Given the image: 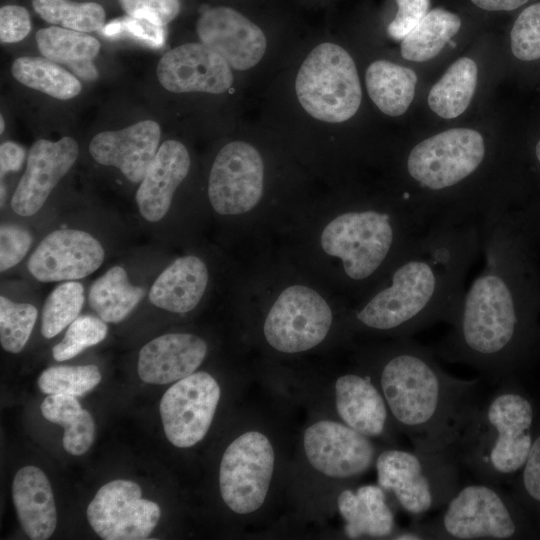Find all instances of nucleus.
<instances>
[{
	"label": "nucleus",
	"instance_id": "31",
	"mask_svg": "<svg viewBox=\"0 0 540 540\" xmlns=\"http://www.w3.org/2000/svg\"><path fill=\"white\" fill-rule=\"evenodd\" d=\"M11 73L20 84L59 100L74 98L82 89L76 76L46 57H19Z\"/></svg>",
	"mask_w": 540,
	"mask_h": 540
},
{
	"label": "nucleus",
	"instance_id": "33",
	"mask_svg": "<svg viewBox=\"0 0 540 540\" xmlns=\"http://www.w3.org/2000/svg\"><path fill=\"white\" fill-rule=\"evenodd\" d=\"M32 6L44 21L81 32L100 30L106 18L104 8L96 2L32 0Z\"/></svg>",
	"mask_w": 540,
	"mask_h": 540
},
{
	"label": "nucleus",
	"instance_id": "32",
	"mask_svg": "<svg viewBox=\"0 0 540 540\" xmlns=\"http://www.w3.org/2000/svg\"><path fill=\"white\" fill-rule=\"evenodd\" d=\"M39 52L54 62L90 60L97 56L100 42L86 32L51 26L37 31Z\"/></svg>",
	"mask_w": 540,
	"mask_h": 540
},
{
	"label": "nucleus",
	"instance_id": "26",
	"mask_svg": "<svg viewBox=\"0 0 540 540\" xmlns=\"http://www.w3.org/2000/svg\"><path fill=\"white\" fill-rule=\"evenodd\" d=\"M365 81L374 104L384 114L395 117L405 113L412 103L417 75L408 67L377 60L367 67Z\"/></svg>",
	"mask_w": 540,
	"mask_h": 540
},
{
	"label": "nucleus",
	"instance_id": "11",
	"mask_svg": "<svg viewBox=\"0 0 540 540\" xmlns=\"http://www.w3.org/2000/svg\"><path fill=\"white\" fill-rule=\"evenodd\" d=\"M157 503L142 498L140 486L117 479L100 487L87 507V520L104 540L147 539L160 519Z\"/></svg>",
	"mask_w": 540,
	"mask_h": 540
},
{
	"label": "nucleus",
	"instance_id": "2",
	"mask_svg": "<svg viewBox=\"0 0 540 540\" xmlns=\"http://www.w3.org/2000/svg\"><path fill=\"white\" fill-rule=\"evenodd\" d=\"M506 211L481 223L480 274L465 289L450 330L432 348L437 357L474 368L491 384L515 362L523 332L522 257Z\"/></svg>",
	"mask_w": 540,
	"mask_h": 540
},
{
	"label": "nucleus",
	"instance_id": "38",
	"mask_svg": "<svg viewBox=\"0 0 540 540\" xmlns=\"http://www.w3.org/2000/svg\"><path fill=\"white\" fill-rule=\"evenodd\" d=\"M513 55L522 61L540 58V2L524 9L510 32Z\"/></svg>",
	"mask_w": 540,
	"mask_h": 540
},
{
	"label": "nucleus",
	"instance_id": "45",
	"mask_svg": "<svg viewBox=\"0 0 540 540\" xmlns=\"http://www.w3.org/2000/svg\"><path fill=\"white\" fill-rule=\"evenodd\" d=\"M26 151L19 144L6 141L0 146V172L1 178L9 173L18 171L25 159Z\"/></svg>",
	"mask_w": 540,
	"mask_h": 540
},
{
	"label": "nucleus",
	"instance_id": "41",
	"mask_svg": "<svg viewBox=\"0 0 540 540\" xmlns=\"http://www.w3.org/2000/svg\"><path fill=\"white\" fill-rule=\"evenodd\" d=\"M127 15L146 18L164 27L180 12L179 0H119Z\"/></svg>",
	"mask_w": 540,
	"mask_h": 540
},
{
	"label": "nucleus",
	"instance_id": "40",
	"mask_svg": "<svg viewBox=\"0 0 540 540\" xmlns=\"http://www.w3.org/2000/svg\"><path fill=\"white\" fill-rule=\"evenodd\" d=\"M107 36L128 33L133 38L145 42L153 47H160L164 43V27L159 26L146 18L125 16L110 22L103 28Z\"/></svg>",
	"mask_w": 540,
	"mask_h": 540
},
{
	"label": "nucleus",
	"instance_id": "39",
	"mask_svg": "<svg viewBox=\"0 0 540 540\" xmlns=\"http://www.w3.org/2000/svg\"><path fill=\"white\" fill-rule=\"evenodd\" d=\"M33 242L31 233L18 224L3 223L0 227V270L17 265L28 253Z\"/></svg>",
	"mask_w": 540,
	"mask_h": 540
},
{
	"label": "nucleus",
	"instance_id": "30",
	"mask_svg": "<svg viewBox=\"0 0 540 540\" xmlns=\"http://www.w3.org/2000/svg\"><path fill=\"white\" fill-rule=\"evenodd\" d=\"M461 19L442 8L429 11L402 40L400 51L404 59L425 62L436 57L459 31Z\"/></svg>",
	"mask_w": 540,
	"mask_h": 540
},
{
	"label": "nucleus",
	"instance_id": "14",
	"mask_svg": "<svg viewBox=\"0 0 540 540\" xmlns=\"http://www.w3.org/2000/svg\"><path fill=\"white\" fill-rule=\"evenodd\" d=\"M306 457L322 474L351 479L375 464L377 446L370 437L346 424L321 420L309 426L303 436Z\"/></svg>",
	"mask_w": 540,
	"mask_h": 540
},
{
	"label": "nucleus",
	"instance_id": "46",
	"mask_svg": "<svg viewBox=\"0 0 540 540\" xmlns=\"http://www.w3.org/2000/svg\"><path fill=\"white\" fill-rule=\"evenodd\" d=\"M477 7L487 11H510L524 5L528 0H471Z\"/></svg>",
	"mask_w": 540,
	"mask_h": 540
},
{
	"label": "nucleus",
	"instance_id": "3",
	"mask_svg": "<svg viewBox=\"0 0 540 540\" xmlns=\"http://www.w3.org/2000/svg\"><path fill=\"white\" fill-rule=\"evenodd\" d=\"M378 387L394 424L423 451L447 450L478 401L480 377L447 373L433 349L402 337L379 358Z\"/></svg>",
	"mask_w": 540,
	"mask_h": 540
},
{
	"label": "nucleus",
	"instance_id": "48",
	"mask_svg": "<svg viewBox=\"0 0 540 540\" xmlns=\"http://www.w3.org/2000/svg\"><path fill=\"white\" fill-rule=\"evenodd\" d=\"M4 199H5V187L3 186V183H1V207L3 206Z\"/></svg>",
	"mask_w": 540,
	"mask_h": 540
},
{
	"label": "nucleus",
	"instance_id": "15",
	"mask_svg": "<svg viewBox=\"0 0 540 540\" xmlns=\"http://www.w3.org/2000/svg\"><path fill=\"white\" fill-rule=\"evenodd\" d=\"M104 257L103 246L88 232L58 229L41 240L27 269L40 282L74 281L95 272Z\"/></svg>",
	"mask_w": 540,
	"mask_h": 540
},
{
	"label": "nucleus",
	"instance_id": "17",
	"mask_svg": "<svg viewBox=\"0 0 540 540\" xmlns=\"http://www.w3.org/2000/svg\"><path fill=\"white\" fill-rule=\"evenodd\" d=\"M156 74L161 86L173 93L222 94L233 84L228 63L202 43H186L166 52Z\"/></svg>",
	"mask_w": 540,
	"mask_h": 540
},
{
	"label": "nucleus",
	"instance_id": "49",
	"mask_svg": "<svg viewBox=\"0 0 540 540\" xmlns=\"http://www.w3.org/2000/svg\"><path fill=\"white\" fill-rule=\"evenodd\" d=\"M4 128H5V122H4L3 116L1 115V117H0V133L4 132Z\"/></svg>",
	"mask_w": 540,
	"mask_h": 540
},
{
	"label": "nucleus",
	"instance_id": "16",
	"mask_svg": "<svg viewBox=\"0 0 540 540\" xmlns=\"http://www.w3.org/2000/svg\"><path fill=\"white\" fill-rule=\"evenodd\" d=\"M78 154V143L72 137L36 140L29 149L25 172L11 198L13 211L23 217L36 214L71 169Z\"/></svg>",
	"mask_w": 540,
	"mask_h": 540
},
{
	"label": "nucleus",
	"instance_id": "8",
	"mask_svg": "<svg viewBox=\"0 0 540 540\" xmlns=\"http://www.w3.org/2000/svg\"><path fill=\"white\" fill-rule=\"evenodd\" d=\"M295 91L310 116L328 123L350 119L362 100L355 63L334 43H321L307 55L297 73Z\"/></svg>",
	"mask_w": 540,
	"mask_h": 540
},
{
	"label": "nucleus",
	"instance_id": "22",
	"mask_svg": "<svg viewBox=\"0 0 540 540\" xmlns=\"http://www.w3.org/2000/svg\"><path fill=\"white\" fill-rule=\"evenodd\" d=\"M336 411L344 424L370 437L390 431L394 423L387 403L369 375L340 376L334 385Z\"/></svg>",
	"mask_w": 540,
	"mask_h": 540
},
{
	"label": "nucleus",
	"instance_id": "25",
	"mask_svg": "<svg viewBox=\"0 0 540 540\" xmlns=\"http://www.w3.org/2000/svg\"><path fill=\"white\" fill-rule=\"evenodd\" d=\"M208 279L207 266L199 257H179L155 279L149 290V300L169 312H189L202 299Z\"/></svg>",
	"mask_w": 540,
	"mask_h": 540
},
{
	"label": "nucleus",
	"instance_id": "28",
	"mask_svg": "<svg viewBox=\"0 0 540 540\" xmlns=\"http://www.w3.org/2000/svg\"><path fill=\"white\" fill-rule=\"evenodd\" d=\"M478 79L474 60L462 57L453 62L428 94L429 108L438 116L452 119L469 106Z\"/></svg>",
	"mask_w": 540,
	"mask_h": 540
},
{
	"label": "nucleus",
	"instance_id": "6",
	"mask_svg": "<svg viewBox=\"0 0 540 540\" xmlns=\"http://www.w3.org/2000/svg\"><path fill=\"white\" fill-rule=\"evenodd\" d=\"M459 463L447 450L388 448L375 460L378 485L413 516L444 507L460 487Z\"/></svg>",
	"mask_w": 540,
	"mask_h": 540
},
{
	"label": "nucleus",
	"instance_id": "37",
	"mask_svg": "<svg viewBox=\"0 0 540 540\" xmlns=\"http://www.w3.org/2000/svg\"><path fill=\"white\" fill-rule=\"evenodd\" d=\"M108 328L101 318L78 316L68 327L64 338L52 349L56 361L69 360L88 347L103 341Z\"/></svg>",
	"mask_w": 540,
	"mask_h": 540
},
{
	"label": "nucleus",
	"instance_id": "19",
	"mask_svg": "<svg viewBox=\"0 0 540 540\" xmlns=\"http://www.w3.org/2000/svg\"><path fill=\"white\" fill-rule=\"evenodd\" d=\"M160 138L159 124L143 120L96 134L89 144V153L97 163L118 168L128 181L140 183L159 148Z\"/></svg>",
	"mask_w": 540,
	"mask_h": 540
},
{
	"label": "nucleus",
	"instance_id": "47",
	"mask_svg": "<svg viewBox=\"0 0 540 540\" xmlns=\"http://www.w3.org/2000/svg\"><path fill=\"white\" fill-rule=\"evenodd\" d=\"M535 155H536V158L540 164V140L537 142L536 146H535Z\"/></svg>",
	"mask_w": 540,
	"mask_h": 540
},
{
	"label": "nucleus",
	"instance_id": "9",
	"mask_svg": "<svg viewBox=\"0 0 540 540\" xmlns=\"http://www.w3.org/2000/svg\"><path fill=\"white\" fill-rule=\"evenodd\" d=\"M275 464L266 435L248 431L226 448L220 463L219 487L225 504L237 514H249L264 503Z\"/></svg>",
	"mask_w": 540,
	"mask_h": 540
},
{
	"label": "nucleus",
	"instance_id": "20",
	"mask_svg": "<svg viewBox=\"0 0 540 540\" xmlns=\"http://www.w3.org/2000/svg\"><path fill=\"white\" fill-rule=\"evenodd\" d=\"M207 343L190 333H169L146 343L139 352V378L149 384H169L194 373L207 354Z\"/></svg>",
	"mask_w": 540,
	"mask_h": 540
},
{
	"label": "nucleus",
	"instance_id": "35",
	"mask_svg": "<svg viewBox=\"0 0 540 540\" xmlns=\"http://www.w3.org/2000/svg\"><path fill=\"white\" fill-rule=\"evenodd\" d=\"M38 311L29 303H17L5 296L0 297V343L10 353L20 352L26 345Z\"/></svg>",
	"mask_w": 540,
	"mask_h": 540
},
{
	"label": "nucleus",
	"instance_id": "4",
	"mask_svg": "<svg viewBox=\"0 0 540 540\" xmlns=\"http://www.w3.org/2000/svg\"><path fill=\"white\" fill-rule=\"evenodd\" d=\"M533 421L529 399L504 381L486 399H478L449 451L477 481L496 485L524 466Z\"/></svg>",
	"mask_w": 540,
	"mask_h": 540
},
{
	"label": "nucleus",
	"instance_id": "43",
	"mask_svg": "<svg viewBox=\"0 0 540 540\" xmlns=\"http://www.w3.org/2000/svg\"><path fill=\"white\" fill-rule=\"evenodd\" d=\"M31 30L30 15L19 5H4L0 9V40L16 43L23 40Z\"/></svg>",
	"mask_w": 540,
	"mask_h": 540
},
{
	"label": "nucleus",
	"instance_id": "12",
	"mask_svg": "<svg viewBox=\"0 0 540 540\" xmlns=\"http://www.w3.org/2000/svg\"><path fill=\"white\" fill-rule=\"evenodd\" d=\"M264 166L260 153L244 141L223 146L212 164L208 197L221 215H239L253 209L263 194Z\"/></svg>",
	"mask_w": 540,
	"mask_h": 540
},
{
	"label": "nucleus",
	"instance_id": "34",
	"mask_svg": "<svg viewBox=\"0 0 540 540\" xmlns=\"http://www.w3.org/2000/svg\"><path fill=\"white\" fill-rule=\"evenodd\" d=\"M84 299V288L75 280L56 286L42 308V335L51 339L69 326L79 316Z\"/></svg>",
	"mask_w": 540,
	"mask_h": 540
},
{
	"label": "nucleus",
	"instance_id": "24",
	"mask_svg": "<svg viewBox=\"0 0 540 540\" xmlns=\"http://www.w3.org/2000/svg\"><path fill=\"white\" fill-rule=\"evenodd\" d=\"M337 506L345 521V534L351 539L392 538L396 532L394 513L386 491L379 485L345 489L338 496Z\"/></svg>",
	"mask_w": 540,
	"mask_h": 540
},
{
	"label": "nucleus",
	"instance_id": "10",
	"mask_svg": "<svg viewBox=\"0 0 540 540\" xmlns=\"http://www.w3.org/2000/svg\"><path fill=\"white\" fill-rule=\"evenodd\" d=\"M332 322L331 307L318 292L305 285H292L270 308L263 332L275 350L298 353L320 344Z\"/></svg>",
	"mask_w": 540,
	"mask_h": 540
},
{
	"label": "nucleus",
	"instance_id": "5",
	"mask_svg": "<svg viewBox=\"0 0 540 540\" xmlns=\"http://www.w3.org/2000/svg\"><path fill=\"white\" fill-rule=\"evenodd\" d=\"M426 227L399 202L394 208L365 207L340 213L321 233V247L341 261L346 278L365 283L391 268Z\"/></svg>",
	"mask_w": 540,
	"mask_h": 540
},
{
	"label": "nucleus",
	"instance_id": "36",
	"mask_svg": "<svg viewBox=\"0 0 540 540\" xmlns=\"http://www.w3.org/2000/svg\"><path fill=\"white\" fill-rule=\"evenodd\" d=\"M101 381V373L95 365L52 366L38 378V386L46 394L82 396Z\"/></svg>",
	"mask_w": 540,
	"mask_h": 540
},
{
	"label": "nucleus",
	"instance_id": "29",
	"mask_svg": "<svg viewBox=\"0 0 540 540\" xmlns=\"http://www.w3.org/2000/svg\"><path fill=\"white\" fill-rule=\"evenodd\" d=\"M41 413L46 420L64 428L62 443L66 452L80 456L89 450L94 441L95 424L75 396L50 394L41 404Z\"/></svg>",
	"mask_w": 540,
	"mask_h": 540
},
{
	"label": "nucleus",
	"instance_id": "27",
	"mask_svg": "<svg viewBox=\"0 0 540 540\" xmlns=\"http://www.w3.org/2000/svg\"><path fill=\"white\" fill-rule=\"evenodd\" d=\"M144 295V288L131 284L123 267L113 266L92 283L88 301L103 321L118 323L132 312Z\"/></svg>",
	"mask_w": 540,
	"mask_h": 540
},
{
	"label": "nucleus",
	"instance_id": "23",
	"mask_svg": "<svg viewBox=\"0 0 540 540\" xmlns=\"http://www.w3.org/2000/svg\"><path fill=\"white\" fill-rule=\"evenodd\" d=\"M12 498L18 520L32 540H46L57 525V511L47 476L36 466L22 467L14 476Z\"/></svg>",
	"mask_w": 540,
	"mask_h": 540
},
{
	"label": "nucleus",
	"instance_id": "21",
	"mask_svg": "<svg viewBox=\"0 0 540 540\" xmlns=\"http://www.w3.org/2000/svg\"><path fill=\"white\" fill-rule=\"evenodd\" d=\"M190 156L177 140L158 148L136 192L140 215L148 222L160 221L168 212L177 187L188 175Z\"/></svg>",
	"mask_w": 540,
	"mask_h": 540
},
{
	"label": "nucleus",
	"instance_id": "44",
	"mask_svg": "<svg viewBox=\"0 0 540 540\" xmlns=\"http://www.w3.org/2000/svg\"><path fill=\"white\" fill-rule=\"evenodd\" d=\"M521 470V488L527 498L540 504V433L533 438L530 452Z\"/></svg>",
	"mask_w": 540,
	"mask_h": 540
},
{
	"label": "nucleus",
	"instance_id": "1",
	"mask_svg": "<svg viewBox=\"0 0 540 540\" xmlns=\"http://www.w3.org/2000/svg\"><path fill=\"white\" fill-rule=\"evenodd\" d=\"M479 254L481 222L427 226L391 266L386 284L355 311L356 323L370 331L401 337L438 322L449 324Z\"/></svg>",
	"mask_w": 540,
	"mask_h": 540
},
{
	"label": "nucleus",
	"instance_id": "7",
	"mask_svg": "<svg viewBox=\"0 0 540 540\" xmlns=\"http://www.w3.org/2000/svg\"><path fill=\"white\" fill-rule=\"evenodd\" d=\"M411 527L423 540H505L520 530L513 503L495 484L481 481L460 486L441 514Z\"/></svg>",
	"mask_w": 540,
	"mask_h": 540
},
{
	"label": "nucleus",
	"instance_id": "42",
	"mask_svg": "<svg viewBox=\"0 0 540 540\" xmlns=\"http://www.w3.org/2000/svg\"><path fill=\"white\" fill-rule=\"evenodd\" d=\"M398 10L388 25V35L403 40L429 12L430 0H396Z\"/></svg>",
	"mask_w": 540,
	"mask_h": 540
},
{
	"label": "nucleus",
	"instance_id": "13",
	"mask_svg": "<svg viewBox=\"0 0 540 540\" xmlns=\"http://www.w3.org/2000/svg\"><path fill=\"white\" fill-rule=\"evenodd\" d=\"M220 393L217 381L204 371L173 384L160 402L162 425L169 442L188 448L201 441L211 426Z\"/></svg>",
	"mask_w": 540,
	"mask_h": 540
},
{
	"label": "nucleus",
	"instance_id": "18",
	"mask_svg": "<svg viewBox=\"0 0 540 540\" xmlns=\"http://www.w3.org/2000/svg\"><path fill=\"white\" fill-rule=\"evenodd\" d=\"M202 44L219 54L235 70L258 64L267 47L263 31L230 7H214L202 12L196 24Z\"/></svg>",
	"mask_w": 540,
	"mask_h": 540
}]
</instances>
